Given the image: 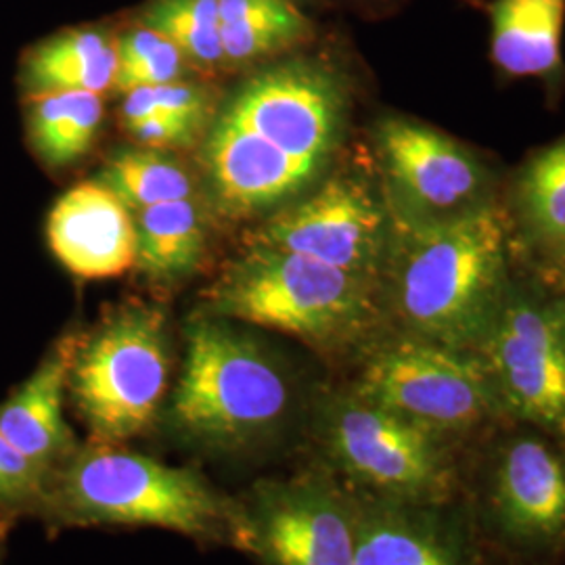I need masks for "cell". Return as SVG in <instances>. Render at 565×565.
<instances>
[{"label":"cell","mask_w":565,"mask_h":565,"mask_svg":"<svg viewBox=\"0 0 565 565\" xmlns=\"http://www.w3.org/2000/svg\"><path fill=\"white\" fill-rule=\"evenodd\" d=\"M116 55L118 72L114 86L124 95L142 86L179 82L184 74L181 51L145 25L130 30L116 42Z\"/></svg>","instance_id":"obj_26"},{"label":"cell","mask_w":565,"mask_h":565,"mask_svg":"<svg viewBox=\"0 0 565 565\" xmlns=\"http://www.w3.org/2000/svg\"><path fill=\"white\" fill-rule=\"evenodd\" d=\"M375 142L385 202L413 221H446L497 202V174L467 145L424 121L390 116Z\"/></svg>","instance_id":"obj_11"},{"label":"cell","mask_w":565,"mask_h":565,"mask_svg":"<svg viewBox=\"0 0 565 565\" xmlns=\"http://www.w3.org/2000/svg\"><path fill=\"white\" fill-rule=\"evenodd\" d=\"M81 333H67L42 359L36 371L0 404L2 436L49 478L78 443L63 415V401Z\"/></svg>","instance_id":"obj_17"},{"label":"cell","mask_w":565,"mask_h":565,"mask_svg":"<svg viewBox=\"0 0 565 565\" xmlns=\"http://www.w3.org/2000/svg\"><path fill=\"white\" fill-rule=\"evenodd\" d=\"M203 163L216 202L233 216L279 205L321 179L224 114L205 137Z\"/></svg>","instance_id":"obj_15"},{"label":"cell","mask_w":565,"mask_h":565,"mask_svg":"<svg viewBox=\"0 0 565 565\" xmlns=\"http://www.w3.org/2000/svg\"><path fill=\"white\" fill-rule=\"evenodd\" d=\"M142 25L172 42L184 60L205 67L224 61L218 0H153Z\"/></svg>","instance_id":"obj_25"},{"label":"cell","mask_w":565,"mask_h":565,"mask_svg":"<svg viewBox=\"0 0 565 565\" xmlns=\"http://www.w3.org/2000/svg\"><path fill=\"white\" fill-rule=\"evenodd\" d=\"M312 440L350 492L392 503H450L463 497L467 448L371 403L352 387L315 406Z\"/></svg>","instance_id":"obj_5"},{"label":"cell","mask_w":565,"mask_h":565,"mask_svg":"<svg viewBox=\"0 0 565 565\" xmlns=\"http://www.w3.org/2000/svg\"><path fill=\"white\" fill-rule=\"evenodd\" d=\"M135 139L151 147H189L200 137L203 126L193 121L181 120L174 116L156 114L141 121L126 126Z\"/></svg>","instance_id":"obj_29"},{"label":"cell","mask_w":565,"mask_h":565,"mask_svg":"<svg viewBox=\"0 0 565 565\" xmlns=\"http://www.w3.org/2000/svg\"><path fill=\"white\" fill-rule=\"evenodd\" d=\"M118 72L116 42L102 30L78 28L39 42L23 57L21 78L30 95L86 90L102 95Z\"/></svg>","instance_id":"obj_19"},{"label":"cell","mask_w":565,"mask_h":565,"mask_svg":"<svg viewBox=\"0 0 565 565\" xmlns=\"http://www.w3.org/2000/svg\"><path fill=\"white\" fill-rule=\"evenodd\" d=\"M565 0H494L490 57L511 78H564Z\"/></svg>","instance_id":"obj_18"},{"label":"cell","mask_w":565,"mask_h":565,"mask_svg":"<svg viewBox=\"0 0 565 565\" xmlns=\"http://www.w3.org/2000/svg\"><path fill=\"white\" fill-rule=\"evenodd\" d=\"M392 235L384 189L375 191L356 174H335L312 195L273 214L252 235L264 245L354 275L380 279Z\"/></svg>","instance_id":"obj_13"},{"label":"cell","mask_w":565,"mask_h":565,"mask_svg":"<svg viewBox=\"0 0 565 565\" xmlns=\"http://www.w3.org/2000/svg\"><path fill=\"white\" fill-rule=\"evenodd\" d=\"M156 114H166L205 126L210 114V99L200 86L181 81L142 86L126 93V99L121 103L124 126H130Z\"/></svg>","instance_id":"obj_27"},{"label":"cell","mask_w":565,"mask_h":565,"mask_svg":"<svg viewBox=\"0 0 565 565\" xmlns=\"http://www.w3.org/2000/svg\"><path fill=\"white\" fill-rule=\"evenodd\" d=\"M555 300H557V312H559V321L565 335V287L555 291Z\"/></svg>","instance_id":"obj_31"},{"label":"cell","mask_w":565,"mask_h":565,"mask_svg":"<svg viewBox=\"0 0 565 565\" xmlns=\"http://www.w3.org/2000/svg\"><path fill=\"white\" fill-rule=\"evenodd\" d=\"M390 214L380 277L390 331L476 352L515 279L505 210L497 200L446 221Z\"/></svg>","instance_id":"obj_1"},{"label":"cell","mask_w":565,"mask_h":565,"mask_svg":"<svg viewBox=\"0 0 565 565\" xmlns=\"http://www.w3.org/2000/svg\"><path fill=\"white\" fill-rule=\"evenodd\" d=\"M42 511L70 525H156L249 551L245 505L193 469L121 446L78 448L55 469Z\"/></svg>","instance_id":"obj_3"},{"label":"cell","mask_w":565,"mask_h":565,"mask_svg":"<svg viewBox=\"0 0 565 565\" xmlns=\"http://www.w3.org/2000/svg\"><path fill=\"white\" fill-rule=\"evenodd\" d=\"M0 548H2V541H0Z\"/></svg>","instance_id":"obj_32"},{"label":"cell","mask_w":565,"mask_h":565,"mask_svg":"<svg viewBox=\"0 0 565 565\" xmlns=\"http://www.w3.org/2000/svg\"><path fill=\"white\" fill-rule=\"evenodd\" d=\"M53 254L82 279H109L137 260V224L103 182H81L53 205L46 223Z\"/></svg>","instance_id":"obj_16"},{"label":"cell","mask_w":565,"mask_h":565,"mask_svg":"<svg viewBox=\"0 0 565 565\" xmlns=\"http://www.w3.org/2000/svg\"><path fill=\"white\" fill-rule=\"evenodd\" d=\"M243 505L264 565H354V494L324 465L263 480Z\"/></svg>","instance_id":"obj_12"},{"label":"cell","mask_w":565,"mask_h":565,"mask_svg":"<svg viewBox=\"0 0 565 565\" xmlns=\"http://www.w3.org/2000/svg\"><path fill=\"white\" fill-rule=\"evenodd\" d=\"M99 177L111 193L139 212L160 203L191 200L193 195L189 172L158 151H121L107 162Z\"/></svg>","instance_id":"obj_24"},{"label":"cell","mask_w":565,"mask_h":565,"mask_svg":"<svg viewBox=\"0 0 565 565\" xmlns=\"http://www.w3.org/2000/svg\"><path fill=\"white\" fill-rule=\"evenodd\" d=\"M103 120L102 95L57 90L28 95V135L49 166L78 162L90 149Z\"/></svg>","instance_id":"obj_22"},{"label":"cell","mask_w":565,"mask_h":565,"mask_svg":"<svg viewBox=\"0 0 565 565\" xmlns=\"http://www.w3.org/2000/svg\"><path fill=\"white\" fill-rule=\"evenodd\" d=\"M511 207L524 242L546 260L565 247V137L536 151L520 168Z\"/></svg>","instance_id":"obj_20"},{"label":"cell","mask_w":565,"mask_h":565,"mask_svg":"<svg viewBox=\"0 0 565 565\" xmlns=\"http://www.w3.org/2000/svg\"><path fill=\"white\" fill-rule=\"evenodd\" d=\"M221 114L323 177L343 141L348 95L329 65L300 57L243 82Z\"/></svg>","instance_id":"obj_10"},{"label":"cell","mask_w":565,"mask_h":565,"mask_svg":"<svg viewBox=\"0 0 565 565\" xmlns=\"http://www.w3.org/2000/svg\"><path fill=\"white\" fill-rule=\"evenodd\" d=\"M463 499L482 541L518 557L565 553V443L503 422L467 448Z\"/></svg>","instance_id":"obj_6"},{"label":"cell","mask_w":565,"mask_h":565,"mask_svg":"<svg viewBox=\"0 0 565 565\" xmlns=\"http://www.w3.org/2000/svg\"><path fill=\"white\" fill-rule=\"evenodd\" d=\"M476 352L492 377L507 422L539 427L565 443V335L555 291L513 279Z\"/></svg>","instance_id":"obj_9"},{"label":"cell","mask_w":565,"mask_h":565,"mask_svg":"<svg viewBox=\"0 0 565 565\" xmlns=\"http://www.w3.org/2000/svg\"><path fill=\"white\" fill-rule=\"evenodd\" d=\"M224 60H258L306 41L310 20L294 0H218Z\"/></svg>","instance_id":"obj_23"},{"label":"cell","mask_w":565,"mask_h":565,"mask_svg":"<svg viewBox=\"0 0 565 565\" xmlns=\"http://www.w3.org/2000/svg\"><path fill=\"white\" fill-rule=\"evenodd\" d=\"M184 335V366L168 408L172 431L191 446L221 455L275 443L296 404L277 359L218 317H195Z\"/></svg>","instance_id":"obj_4"},{"label":"cell","mask_w":565,"mask_h":565,"mask_svg":"<svg viewBox=\"0 0 565 565\" xmlns=\"http://www.w3.org/2000/svg\"><path fill=\"white\" fill-rule=\"evenodd\" d=\"M205 231L191 200L141 210L137 223L135 266L153 281H177L202 264Z\"/></svg>","instance_id":"obj_21"},{"label":"cell","mask_w":565,"mask_h":565,"mask_svg":"<svg viewBox=\"0 0 565 565\" xmlns=\"http://www.w3.org/2000/svg\"><path fill=\"white\" fill-rule=\"evenodd\" d=\"M203 298L210 317L275 329L333 356H361L390 331L380 279L264 245H247Z\"/></svg>","instance_id":"obj_2"},{"label":"cell","mask_w":565,"mask_h":565,"mask_svg":"<svg viewBox=\"0 0 565 565\" xmlns=\"http://www.w3.org/2000/svg\"><path fill=\"white\" fill-rule=\"evenodd\" d=\"M548 263H553V264H551V266H555V268H557V270H559V275H564V277H562V287H559V289H564V287H565V247H564V249H562V252H559V254H557V256H553V258H551V260H548Z\"/></svg>","instance_id":"obj_30"},{"label":"cell","mask_w":565,"mask_h":565,"mask_svg":"<svg viewBox=\"0 0 565 565\" xmlns=\"http://www.w3.org/2000/svg\"><path fill=\"white\" fill-rule=\"evenodd\" d=\"M51 478L0 431V507L42 509Z\"/></svg>","instance_id":"obj_28"},{"label":"cell","mask_w":565,"mask_h":565,"mask_svg":"<svg viewBox=\"0 0 565 565\" xmlns=\"http://www.w3.org/2000/svg\"><path fill=\"white\" fill-rule=\"evenodd\" d=\"M170 380L166 310L156 303L111 308L81 333L67 392L90 443L121 446L156 424Z\"/></svg>","instance_id":"obj_7"},{"label":"cell","mask_w":565,"mask_h":565,"mask_svg":"<svg viewBox=\"0 0 565 565\" xmlns=\"http://www.w3.org/2000/svg\"><path fill=\"white\" fill-rule=\"evenodd\" d=\"M354 565H482L484 541L463 497L411 505L354 494Z\"/></svg>","instance_id":"obj_14"},{"label":"cell","mask_w":565,"mask_h":565,"mask_svg":"<svg viewBox=\"0 0 565 565\" xmlns=\"http://www.w3.org/2000/svg\"><path fill=\"white\" fill-rule=\"evenodd\" d=\"M350 387L465 448L507 422L478 352L396 331H387L364 350L361 373Z\"/></svg>","instance_id":"obj_8"}]
</instances>
